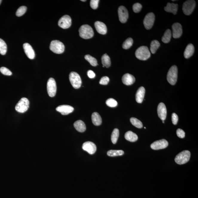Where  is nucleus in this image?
<instances>
[{
  "mask_svg": "<svg viewBox=\"0 0 198 198\" xmlns=\"http://www.w3.org/2000/svg\"><path fill=\"white\" fill-rule=\"evenodd\" d=\"M47 91L48 94L50 97H54L57 91V85L55 80L53 78H50L47 83Z\"/></svg>",
  "mask_w": 198,
  "mask_h": 198,
  "instance_id": "obj_9",
  "label": "nucleus"
},
{
  "mask_svg": "<svg viewBox=\"0 0 198 198\" xmlns=\"http://www.w3.org/2000/svg\"><path fill=\"white\" fill-rule=\"evenodd\" d=\"M136 57L141 60H147L151 57V53L147 46H142L137 49L136 53Z\"/></svg>",
  "mask_w": 198,
  "mask_h": 198,
  "instance_id": "obj_1",
  "label": "nucleus"
},
{
  "mask_svg": "<svg viewBox=\"0 0 198 198\" xmlns=\"http://www.w3.org/2000/svg\"><path fill=\"white\" fill-rule=\"evenodd\" d=\"M133 39L131 38H128L124 42L122 47L124 49H128L133 45Z\"/></svg>",
  "mask_w": 198,
  "mask_h": 198,
  "instance_id": "obj_35",
  "label": "nucleus"
},
{
  "mask_svg": "<svg viewBox=\"0 0 198 198\" xmlns=\"http://www.w3.org/2000/svg\"><path fill=\"white\" fill-rule=\"evenodd\" d=\"M50 49L55 53L60 54L64 52L65 46L62 42L58 40H54L51 42Z\"/></svg>",
  "mask_w": 198,
  "mask_h": 198,
  "instance_id": "obj_5",
  "label": "nucleus"
},
{
  "mask_svg": "<svg viewBox=\"0 0 198 198\" xmlns=\"http://www.w3.org/2000/svg\"><path fill=\"white\" fill-rule=\"evenodd\" d=\"M119 19L120 22L125 23L127 22L128 18V10L125 6H122L119 7L118 10Z\"/></svg>",
  "mask_w": 198,
  "mask_h": 198,
  "instance_id": "obj_12",
  "label": "nucleus"
},
{
  "mask_svg": "<svg viewBox=\"0 0 198 198\" xmlns=\"http://www.w3.org/2000/svg\"><path fill=\"white\" fill-rule=\"evenodd\" d=\"M92 121L93 124L96 126L100 125L102 123V120L100 115L97 112H94L91 116Z\"/></svg>",
  "mask_w": 198,
  "mask_h": 198,
  "instance_id": "obj_25",
  "label": "nucleus"
},
{
  "mask_svg": "<svg viewBox=\"0 0 198 198\" xmlns=\"http://www.w3.org/2000/svg\"><path fill=\"white\" fill-rule=\"evenodd\" d=\"M172 36L171 31L169 29H168L165 32L162 38V41L164 43H167L169 42Z\"/></svg>",
  "mask_w": 198,
  "mask_h": 198,
  "instance_id": "obj_28",
  "label": "nucleus"
},
{
  "mask_svg": "<svg viewBox=\"0 0 198 198\" xmlns=\"http://www.w3.org/2000/svg\"><path fill=\"white\" fill-rule=\"evenodd\" d=\"M196 1L194 0L187 1L183 3L182 10L184 14L189 15L192 13L196 6Z\"/></svg>",
  "mask_w": 198,
  "mask_h": 198,
  "instance_id": "obj_8",
  "label": "nucleus"
},
{
  "mask_svg": "<svg viewBox=\"0 0 198 198\" xmlns=\"http://www.w3.org/2000/svg\"><path fill=\"white\" fill-rule=\"evenodd\" d=\"M106 103L107 106L110 107H115L117 105V101L112 98L108 99L106 101Z\"/></svg>",
  "mask_w": 198,
  "mask_h": 198,
  "instance_id": "obj_36",
  "label": "nucleus"
},
{
  "mask_svg": "<svg viewBox=\"0 0 198 198\" xmlns=\"http://www.w3.org/2000/svg\"><path fill=\"white\" fill-rule=\"evenodd\" d=\"M130 122L133 126L136 128H141L143 127V124L139 120L135 117H132L130 119Z\"/></svg>",
  "mask_w": 198,
  "mask_h": 198,
  "instance_id": "obj_33",
  "label": "nucleus"
},
{
  "mask_svg": "<svg viewBox=\"0 0 198 198\" xmlns=\"http://www.w3.org/2000/svg\"><path fill=\"white\" fill-rule=\"evenodd\" d=\"M109 81V79L107 76H104L101 78L99 81L100 84L107 85Z\"/></svg>",
  "mask_w": 198,
  "mask_h": 198,
  "instance_id": "obj_41",
  "label": "nucleus"
},
{
  "mask_svg": "<svg viewBox=\"0 0 198 198\" xmlns=\"http://www.w3.org/2000/svg\"><path fill=\"white\" fill-rule=\"evenodd\" d=\"M94 25L96 30L99 33L102 35H105L107 33V27L103 22L97 21L95 22Z\"/></svg>",
  "mask_w": 198,
  "mask_h": 198,
  "instance_id": "obj_19",
  "label": "nucleus"
},
{
  "mask_svg": "<svg viewBox=\"0 0 198 198\" xmlns=\"http://www.w3.org/2000/svg\"><path fill=\"white\" fill-rule=\"evenodd\" d=\"M166 12L172 13L174 14H176L178 9V4L174 3H167V6L165 7Z\"/></svg>",
  "mask_w": 198,
  "mask_h": 198,
  "instance_id": "obj_22",
  "label": "nucleus"
},
{
  "mask_svg": "<svg viewBox=\"0 0 198 198\" xmlns=\"http://www.w3.org/2000/svg\"><path fill=\"white\" fill-rule=\"evenodd\" d=\"M0 71L3 75L6 76H11L12 75V72L8 69L6 67H2L0 68Z\"/></svg>",
  "mask_w": 198,
  "mask_h": 198,
  "instance_id": "obj_39",
  "label": "nucleus"
},
{
  "mask_svg": "<svg viewBox=\"0 0 198 198\" xmlns=\"http://www.w3.org/2000/svg\"><path fill=\"white\" fill-rule=\"evenodd\" d=\"M160 46V43L157 40H154L151 42L150 50L152 54H154Z\"/></svg>",
  "mask_w": 198,
  "mask_h": 198,
  "instance_id": "obj_29",
  "label": "nucleus"
},
{
  "mask_svg": "<svg viewBox=\"0 0 198 198\" xmlns=\"http://www.w3.org/2000/svg\"><path fill=\"white\" fill-rule=\"evenodd\" d=\"M80 37L84 39H89L94 36V33L92 28L88 25H82L79 29Z\"/></svg>",
  "mask_w": 198,
  "mask_h": 198,
  "instance_id": "obj_2",
  "label": "nucleus"
},
{
  "mask_svg": "<svg viewBox=\"0 0 198 198\" xmlns=\"http://www.w3.org/2000/svg\"><path fill=\"white\" fill-rule=\"evenodd\" d=\"M69 79L71 84L75 89H78L81 86L82 82L80 75L76 72H70L69 75Z\"/></svg>",
  "mask_w": 198,
  "mask_h": 198,
  "instance_id": "obj_7",
  "label": "nucleus"
},
{
  "mask_svg": "<svg viewBox=\"0 0 198 198\" xmlns=\"http://www.w3.org/2000/svg\"><path fill=\"white\" fill-rule=\"evenodd\" d=\"M7 51V44L4 40L0 39V54L4 55L6 54Z\"/></svg>",
  "mask_w": 198,
  "mask_h": 198,
  "instance_id": "obj_31",
  "label": "nucleus"
},
{
  "mask_svg": "<svg viewBox=\"0 0 198 198\" xmlns=\"http://www.w3.org/2000/svg\"><path fill=\"white\" fill-rule=\"evenodd\" d=\"M157 113L159 118L162 121L166 118L167 111L165 105L163 103H160L158 106Z\"/></svg>",
  "mask_w": 198,
  "mask_h": 198,
  "instance_id": "obj_15",
  "label": "nucleus"
},
{
  "mask_svg": "<svg viewBox=\"0 0 198 198\" xmlns=\"http://www.w3.org/2000/svg\"><path fill=\"white\" fill-rule=\"evenodd\" d=\"M124 154V152L122 150H111L108 151V155L109 156L115 157L117 156L123 155Z\"/></svg>",
  "mask_w": 198,
  "mask_h": 198,
  "instance_id": "obj_32",
  "label": "nucleus"
},
{
  "mask_svg": "<svg viewBox=\"0 0 198 198\" xmlns=\"http://www.w3.org/2000/svg\"><path fill=\"white\" fill-rule=\"evenodd\" d=\"M119 136V131L117 128L114 129L111 135V141L113 144H116Z\"/></svg>",
  "mask_w": 198,
  "mask_h": 198,
  "instance_id": "obj_30",
  "label": "nucleus"
},
{
  "mask_svg": "<svg viewBox=\"0 0 198 198\" xmlns=\"http://www.w3.org/2000/svg\"><path fill=\"white\" fill-rule=\"evenodd\" d=\"M57 111L61 113L62 115H66L73 112L74 108L73 107L68 105H62L58 107L56 109Z\"/></svg>",
  "mask_w": 198,
  "mask_h": 198,
  "instance_id": "obj_17",
  "label": "nucleus"
},
{
  "mask_svg": "<svg viewBox=\"0 0 198 198\" xmlns=\"http://www.w3.org/2000/svg\"><path fill=\"white\" fill-rule=\"evenodd\" d=\"M194 47L193 44H189L187 46L184 53V56L186 59L191 57L194 54Z\"/></svg>",
  "mask_w": 198,
  "mask_h": 198,
  "instance_id": "obj_24",
  "label": "nucleus"
},
{
  "mask_svg": "<svg viewBox=\"0 0 198 198\" xmlns=\"http://www.w3.org/2000/svg\"><path fill=\"white\" fill-rule=\"evenodd\" d=\"M155 21V15L153 13H149L145 17L144 24L146 30H150L152 28Z\"/></svg>",
  "mask_w": 198,
  "mask_h": 198,
  "instance_id": "obj_10",
  "label": "nucleus"
},
{
  "mask_svg": "<svg viewBox=\"0 0 198 198\" xmlns=\"http://www.w3.org/2000/svg\"><path fill=\"white\" fill-rule=\"evenodd\" d=\"M142 8V6L138 3L135 4L133 6V11L136 13H138L140 12Z\"/></svg>",
  "mask_w": 198,
  "mask_h": 198,
  "instance_id": "obj_38",
  "label": "nucleus"
},
{
  "mask_svg": "<svg viewBox=\"0 0 198 198\" xmlns=\"http://www.w3.org/2000/svg\"><path fill=\"white\" fill-rule=\"evenodd\" d=\"M30 102L29 100L26 98L21 99L15 107L16 110L21 113L26 112L29 108Z\"/></svg>",
  "mask_w": 198,
  "mask_h": 198,
  "instance_id": "obj_6",
  "label": "nucleus"
},
{
  "mask_svg": "<svg viewBox=\"0 0 198 198\" xmlns=\"http://www.w3.org/2000/svg\"><path fill=\"white\" fill-rule=\"evenodd\" d=\"M1 1H1V0H0V4H1Z\"/></svg>",
  "mask_w": 198,
  "mask_h": 198,
  "instance_id": "obj_46",
  "label": "nucleus"
},
{
  "mask_svg": "<svg viewBox=\"0 0 198 198\" xmlns=\"http://www.w3.org/2000/svg\"><path fill=\"white\" fill-rule=\"evenodd\" d=\"M74 126L77 131L80 133H83L86 130V126L85 124L81 120H77L74 123Z\"/></svg>",
  "mask_w": 198,
  "mask_h": 198,
  "instance_id": "obj_23",
  "label": "nucleus"
},
{
  "mask_svg": "<svg viewBox=\"0 0 198 198\" xmlns=\"http://www.w3.org/2000/svg\"><path fill=\"white\" fill-rule=\"evenodd\" d=\"M168 145V143L167 141L165 139H162L154 142L151 145V147L152 149L158 150L165 148Z\"/></svg>",
  "mask_w": 198,
  "mask_h": 198,
  "instance_id": "obj_13",
  "label": "nucleus"
},
{
  "mask_svg": "<svg viewBox=\"0 0 198 198\" xmlns=\"http://www.w3.org/2000/svg\"><path fill=\"white\" fill-rule=\"evenodd\" d=\"M88 75L89 78L91 79L94 78L96 76V74H95L94 72L91 70L88 71Z\"/></svg>",
  "mask_w": 198,
  "mask_h": 198,
  "instance_id": "obj_44",
  "label": "nucleus"
},
{
  "mask_svg": "<svg viewBox=\"0 0 198 198\" xmlns=\"http://www.w3.org/2000/svg\"><path fill=\"white\" fill-rule=\"evenodd\" d=\"M103 65L108 68L110 67L111 61L110 57L107 54H104L101 58Z\"/></svg>",
  "mask_w": 198,
  "mask_h": 198,
  "instance_id": "obj_27",
  "label": "nucleus"
},
{
  "mask_svg": "<svg viewBox=\"0 0 198 198\" xmlns=\"http://www.w3.org/2000/svg\"><path fill=\"white\" fill-rule=\"evenodd\" d=\"M145 90L143 87H141L138 90L136 94V100L138 103H141L144 100Z\"/></svg>",
  "mask_w": 198,
  "mask_h": 198,
  "instance_id": "obj_21",
  "label": "nucleus"
},
{
  "mask_svg": "<svg viewBox=\"0 0 198 198\" xmlns=\"http://www.w3.org/2000/svg\"><path fill=\"white\" fill-rule=\"evenodd\" d=\"M178 68L176 65L172 66L167 75V80L172 85L176 83L178 78Z\"/></svg>",
  "mask_w": 198,
  "mask_h": 198,
  "instance_id": "obj_3",
  "label": "nucleus"
},
{
  "mask_svg": "<svg viewBox=\"0 0 198 198\" xmlns=\"http://www.w3.org/2000/svg\"><path fill=\"white\" fill-rule=\"evenodd\" d=\"M125 139L128 141L134 142L138 139V136L136 133L131 131H128L125 133Z\"/></svg>",
  "mask_w": 198,
  "mask_h": 198,
  "instance_id": "obj_26",
  "label": "nucleus"
},
{
  "mask_svg": "<svg viewBox=\"0 0 198 198\" xmlns=\"http://www.w3.org/2000/svg\"><path fill=\"white\" fill-rule=\"evenodd\" d=\"M162 123H165V122H164V121H162Z\"/></svg>",
  "mask_w": 198,
  "mask_h": 198,
  "instance_id": "obj_47",
  "label": "nucleus"
},
{
  "mask_svg": "<svg viewBox=\"0 0 198 198\" xmlns=\"http://www.w3.org/2000/svg\"><path fill=\"white\" fill-rule=\"evenodd\" d=\"M136 79L134 77L130 74L126 73L124 75L122 78V81L124 84L129 86L135 82Z\"/></svg>",
  "mask_w": 198,
  "mask_h": 198,
  "instance_id": "obj_20",
  "label": "nucleus"
},
{
  "mask_svg": "<svg viewBox=\"0 0 198 198\" xmlns=\"http://www.w3.org/2000/svg\"><path fill=\"white\" fill-rule=\"evenodd\" d=\"M173 36L174 38H178L181 36L182 33V28L181 24L176 22L172 25Z\"/></svg>",
  "mask_w": 198,
  "mask_h": 198,
  "instance_id": "obj_16",
  "label": "nucleus"
},
{
  "mask_svg": "<svg viewBox=\"0 0 198 198\" xmlns=\"http://www.w3.org/2000/svg\"><path fill=\"white\" fill-rule=\"evenodd\" d=\"M99 0H91L90 2V5L92 8L93 9H96L99 6Z\"/></svg>",
  "mask_w": 198,
  "mask_h": 198,
  "instance_id": "obj_40",
  "label": "nucleus"
},
{
  "mask_svg": "<svg viewBox=\"0 0 198 198\" xmlns=\"http://www.w3.org/2000/svg\"><path fill=\"white\" fill-rule=\"evenodd\" d=\"M23 48L24 52L29 59H33L35 57V53L32 47L28 43H25L23 44Z\"/></svg>",
  "mask_w": 198,
  "mask_h": 198,
  "instance_id": "obj_18",
  "label": "nucleus"
},
{
  "mask_svg": "<svg viewBox=\"0 0 198 198\" xmlns=\"http://www.w3.org/2000/svg\"><path fill=\"white\" fill-rule=\"evenodd\" d=\"M144 128H145V129H146V128H145V127Z\"/></svg>",
  "mask_w": 198,
  "mask_h": 198,
  "instance_id": "obj_48",
  "label": "nucleus"
},
{
  "mask_svg": "<svg viewBox=\"0 0 198 198\" xmlns=\"http://www.w3.org/2000/svg\"><path fill=\"white\" fill-rule=\"evenodd\" d=\"M27 10V7L25 6H22L19 8L17 10L16 13V15L18 17L22 16L26 12Z\"/></svg>",
  "mask_w": 198,
  "mask_h": 198,
  "instance_id": "obj_37",
  "label": "nucleus"
},
{
  "mask_svg": "<svg viewBox=\"0 0 198 198\" xmlns=\"http://www.w3.org/2000/svg\"><path fill=\"white\" fill-rule=\"evenodd\" d=\"M82 148L84 150L90 154H94L96 151V145L94 143L90 141L86 142L84 143Z\"/></svg>",
  "mask_w": 198,
  "mask_h": 198,
  "instance_id": "obj_14",
  "label": "nucleus"
},
{
  "mask_svg": "<svg viewBox=\"0 0 198 198\" xmlns=\"http://www.w3.org/2000/svg\"><path fill=\"white\" fill-rule=\"evenodd\" d=\"M72 24V20L68 15H65L59 19L58 22L59 26L63 29H67L70 27Z\"/></svg>",
  "mask_w": 198,
  "mask_h": 198,
  "instance_id": "obj_11",
  "label": "nucleus"
},
{
  "mask_svg": "<svg viewBox=\"0 0 198 198\" xmlns=\"http://www.w3.org/2000/svg\"><path fill=\"white\" fill-rule=\"evenodd\" d=\"M191 155V153L189 151H183L176 156L175 159V162L178 165L185 164L189 160Z\"/></svg>",
  "mask_w": 198,
  "mask_h": 198,
  "instance_id": "obj_4",
  "label": "nucleus"
},
{
  "mask_svg": "<svg viewBox=\"0 0 198 198\" xmlns=\"http://www.w3.org/2000/svg\"><path fill=\"white\" fill-rule=\"evenodd\" d=\"M172 121L174 125H176L178 121V117L176 113H173L172 115Z\"/></svg>",
  "mask_w": 198,
  "mask_h": 198,
  "instance_id": "obj_43",
  "label": "nucleus"
},
{
  "mask_svg": "<svg viewBox=\"0 0 198 198\" xmlns=\"http://www.w3.org/2000/svg\"><path fill=\"white\" fill-rule=\"evenodd\" d=\"M81 1H86V0H85H85H82Z\"/></svg>",
  "mask_w": 198,
  "mask_h": 198,
  "instance_id": "obj_45",
  "label": "nucleus"
},
{
  "mask_svg": "<svg viewBox=\"0 0 198 198\" xmlns=\"http://www.w3.org/2000/svg\"><path fill=\"white\" fill-rule=\"evenodd\" d=\"M176 134L179 137L183 138L185 137V133L180 128H178L176 131Z\"/></svg>",
  "mask_w": 198,
  "mask_h": 198,
  "instance_id": "obj_42",
  "label": "nucleus"
},
{
  "mask_svg": "<svg viewBox=\"0 0 198 198\" xmlns=\"http://www.w3.org/2000/svg\"><path fill=\"white\" fill-rule=\"evenodd\" d=\"M85 59L89 62L92 66L96 67L98 65L97 61L95 58L90 55H86L85 57Z\"/></svg>",
  "mask_w": 198,
  "mask_h": 198,
  "instance_id": "obj_34",
  "label": "nucleus"
}]
</instances>
